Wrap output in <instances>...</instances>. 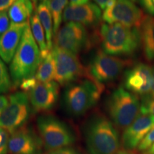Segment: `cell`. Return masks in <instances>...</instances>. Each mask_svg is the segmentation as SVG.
I'll list each match as a JSON object with an SVG mask.
<instances>
[{"mask_svg": "<svg viewBox=\"0 0 154 154\" xmlns=\"http://www.w3.org/2000/svg\"><path fill=\"white\" fill-rule=\"evenodd\" d=\"M115 154H138V153H135V152L132 151H128V150L124 149V150H120V151H117Z\"/></svg>", "mask_w": 154, "mask_h": 154, "instance_id": "37", "label": "cell"}, {"mask_svg": "<svg viewBox=\"0 0 154 154\" xmlns=\"http://www.w3.org/2000/svg\"><path fill=\"white\" fill-rule=\"evenodd\" d=\"M46 154H82L81 152L74 148L64 147L52 151H49Z\"/></svg>", "mask_w": 154, "mask_h": 154, "instance_id": "30", "label": "cell"}, {"mask_svg": "<svg viewBox=\"0 0 154 154\" xmlns=\"http://www.w3.org/2000/svg\"><path fill=\"white\" fill-rule=\"evenodd\" d=\"M49 3L53 18L54 34L55 36L59 30L63 19V11L68 5V0H49Z\"/></svg>", "mask_w": 154, "mask_h": 154, "instance_id": "23", "label": "cell"}, {"mask_svg": "<svg viewBox=\"0 0 154 154\" xmlns=\"http://www.w3.org/2000/svg\"><path fill=\"white\" fill-rule=\"evenodd\" d=\"M9 28V19L7 11L0 12V36Z\"/></svg>", "mask_w": 154, "mask_h": 154, "instance_id": "28", "label": "cell"}, {"mask_svg": "<svg viewBox=\"0 0 154 154\" xmlns=\"http://www.w3.org/2000/svg\"><path fill=\"white\" fill-rule=\"evenodd\" d=\"M38 82V81L36 79L35 76L32 77V78L27 79H25L23 81V82L21 83L19 87L22 88L24 92H29L31 90L33 89V88L35 87V86L36 85Z\"/></svg>", "mask_w": 154, "mask_h": 154, "instance_id": "29", "label": "cell"}, {"mask_svg": "<svg viewBox=\"0 0 154 154\" xmlns=\"http://www.w3.org/2000/svg\"><path fill=\"white\" fill-rule=\"evenodd\" d=\"M17 0H0V12L5 11L11 7Z\"/></svg>", "mask_w": 154, "mask_h": 154, "instance_id": "33", "label": "cell"}, {"mask_svg": "<svg viewBox=\"0 0 154 154\" xmlns=\"http://www.w3.org/2000/svg\"><path fill=\"white\" fill-rule=\"evenodd\" d=\"M41 2H43V1H45V0H40Z\"/></svg>", "mask_w": 154, "mask_h": 154, "instance_id": "42", "label": "cell"}, {"mask_svg": "<svg viewBox=\"0 0 154 154\" xmlns=\"http://www.w3.org/2000/svg\"><path fill=\"white\" fill-rule=\"evenodd\" d=\"M140 103L138 97L124 87L115 89L108 98L106 109L117 127L125 129L139 115Z\"/></svg>", "mask_w": 154, "mask_h": 154, "instance_id": "5", "label": "cell"}, {"mask_svg": "<svg viewBox=\"0 0 154 154\" xmlns=\"http://www.w3.org/2000/svg\"><path fill=\"white\" fill-rule=\"evenodd\" d=\"M96 3V5L99 7V8L103 10L113 6L116 2L117 0H94Z\"/></svg>", "mask_w": 154, "mask_h": 154, "instance_id": "32", "label": "cell"}, {"mask_svg": "<svg viewBox=\"0 0 154 154\" xmlns=\"http://www.w3.org/2000/svg\"><path fill=\"white\" fill-rule=\"evenodd\" d=\"M140 113L154 116V99L143 96L140 103Z\"/></svg>", "mask_w": 154, "mask_h": 154, "instance_id": "25", "label": "cell"}, {"mask_svg": "<svg viewBox=\"0 0 154 154\" xmlns=\"http://www.w3.org/2000/svg\"><path fill=\"white\" fill-rule=\"evenodd\" d=\"M41 61V51L32 33L28 21L9 67L13 88L20 86L24 80L34 77Z\"/></svg>", "mask_w": 154, "mask_h": 154, "instance_id": "1", "label": "cell"}, {"mask_svg": "<svg viewBox=\"0 0 154 154\" xmlns=\"http://www.w3.org/2000/svg\"><path fill=\"white\" fill-rule=\"evenodd\" d=\"M131 63L130 60L99 51L92 59L88 70L94 79L102 84L116 79Z\"/></svg>", "mask_w": 154, "mask_h": 154, "instance_id": "10", "label": "cell"}, {"mask_svg": "<svg viewBox=\"0 0 154 154\" xmlns=\"http://www.w3.org/2000/svg\"><path fill=\"white\" fill-rule=\"evenodd\" d=\"M51 51L56 63L54 79L59 84H71L83 77L91 76L88 69L83 66L76 54L56 47Z\"/></svg>", "mask_w": 154, "mask_h": 154, "instance_id": "8", "label": "cell"}, {"mask_svg": "<svg viewBox=\"0 0 154 154\" xmlns=\"http://www.w3.org/2000/svg\"><path fill=\"white\" fill-rule=\"evenodd\" d=\"M153 126L154 116L139 113L123 133L121 143L124 149L128 151L137 149L140 141Z\"/></svg>", "mask_w": 154, "mask_h": 154, "instance_id": "15", "label": "cell"}, {"mask_svg": "<svg viewBox=\"0 0 154 154\" xmlns=\"http://www.w3.org/2000/svg\"><path fill=\"white\" fill-rule=\"evenodd\" d=\"M144 96H147V97L151 98V99H154V66L153 67V82H152L151 91H150L149 94Z\"/></svg>", "mask_w": 154, "mask_h": 154, "instance_id": "35", "label": "cell"}, {"mask_svg": "<svg viewBox=\"0 0 154 154\" xmlns=\"http://www.w3.org/2000/svg\"><path fill=\"white\" fill-rule=\"evenodd\" d=\"M30 27L34 39L39 47L42 58L45 57L51 52V51L48 49L45 32L40 22L36 11H34L30 17Z\"/></svg>", "mask_w": 154, "mask_h": 154, "instance_id": "21", "label": "cell"}, {"mask_svg": "<svg viewBox=\"0 0 154 154\" xmlns=\"http://www.w3.org/2000/svg\"><path fill=\"white\" fill-rule=\"evenodd\" d=\"M154 143V126L150 129L145 137L140 141L139 145L138 146L137 149L139 151L143 152L147 150Z\"/></svg>", "mask_w": 154, "mask_h": 154, "instance_id": "26", "label": "cell"}, {"mask_svg": "<svg viewBox=\"0 0 154 154\" xmlns=\"http://www.w3.org/2000/svg\"><path fill=\"white\" fill-rule=\"evenodd\" d=\"M91 45L89 34L84 25L67 22L54 36V47L77 54Z\"/></svg>", "mask_w": 154, "mask_h": 154, "instance_id": "9", "label": "cell"}, {"mask_svg": "<svg viewBox=\"0 0 154 154\" xmlns=\"http://www.w3.org/2000/svg\"><path fill=\"white\" fill-rule=\"evenodd\" d=\"M36 124L43 144L49 151L68 147L76 140L72 129L53 116H41L37 119Z\"/></svg>", "mask_w": 154, "mask_h": 154, "instance_id": "6", "label": "cell"}, {"mask_svg": "<svg viewBox=\"0 0 154 154\" xmlns=\"http://www.w3.org/2000/svg\"><path fill=\"white\" fill-rule=\"evenodd\" d=\"M89 154H115L120 147L119 133L112 121L101 113L92 116L84 128Z\"/></svg>", "mask_w": 154, "mask_h": 154, "instance_id": "2", "label": "cell"}, {"mask_svg": "<svg viewBox=\"0 0 154 154\" xmlns=\"http://www.w3.org/2000/svg\"><path fill=\"white\" fill-rule=\"evenodd\" d=\"M153 4H154V0H153Z\"/></svg>", "mask_w": 154, "mask_h": 154, "instance_id": "44", "label": "cell"}, {"mask_svg": "<svg viewBox=\"0 0 154 154\" xmlns=\"http://www.w3.org/2000/svg\"><path fill=\"white\" fill-rule=\"evenodd\" d=\"M56 63L52 51L45 57L42 58V61L36 71L35 77L40 82H52L55 79Z\"/></svg>", "mask_w": 154, "mask_h": 154, "instance_id": "22", "label": "cell"}, {"mask_svg": "<svg viewBox=\"0 0 154 154\" xmlns=\"http://www.w3.org/2000/svg\"><path fill=\"white\" fill-rule=\"evenodd\" d=\"M34 11V4L31 0H17L9 8L8 14L13 23H23L28 21Z\"/></svg>", "mask_w": 154, "mask_h": 154, "instance_id": "20", "label": "cell"}, {"mask_svg": "<svg viewBox=\"0 0 154 154\" xmlns=\"http://www.w3.org/2000/svg\"><path fill=\"white\" fill-rule=\"evenodd\" d=\"M31 1L32 2V3L34 4V7H36H36H37V2H38V0H31Z\"/></svg>", "mask_w": 154, "mask_h": 154, "instance_id": "39", "label": "cell"}, {"mask_svg": "<svg viewBox=\"0 0 154 154\" xmlns=\"http://www.w3.org/2000/svg\"><path fill=\"white\" fill-rule=\"evenodd\" d=\"M0 116H1V112H0Z\"/></svg>", "mask_w": 154, "mask_h": 154, "instance_id": "43", "label": "cell"}, {"mask_svg": "<svg viewBox=\"0 0 154 154\" xmlns=\"http://www.w3.org/2000/svg\"><path fill=\"white\" fill-rule=\"evenodd\" d=\"M27 22L28 21L19 24L11 22L7 32L0 36V57L6 63L12 61Z\"/></svg>", "mask_w": 154, "mask_h": 154, "instance_id": "17", "label": "cell"}, {"mask_svg": "<svg viewBox=\"0 0 154 154\" xmlns=\"http://www.w3.org/2000/svg\"><path fill=\"white\" fill-rule=\"evenodd\" d=\"M153 82V67L138 63L127 70L124 75V85L128 91L142 96L151 91Z\"/></svg>", "mask_w": 154, "mask_h": 154, "instance_id": "13", "label": "cell"}, {"mask_svg": "<svg viewBox=\"0 0 154 154\" xmlns=\"http://www.w3.org/2000/svg\"><path fill=\"white\" fill-rule=\"evenodd\" d=\"M59 86L55 82H38L33 89L29 92V98L35 112H45L55 106L59 99Z\"/></svg>", "mask_w": 154, "mask_h": 154, "instance_id": "14", "label": "cell"}, {"mask_svg": "<svg viewBox=\"0 0 154 154\" xmlns=\"http://www.w3.org/2000/svg\"><path fill=\"white\" fill-rule=\"evenodd\" d=\"M2 136L1 133H0V143H2Z\"/></svg>", "mask_w": 154, "mask_h": 154, "instance_id": "40", "label": "cell"}, {"mask_svg": "<svg viewBox=\"0 0 154 154\" xmlns=\"http://www.w3.org/2000/svg\"><path fill=\"white\" fill-rule=\"evenodd\" d=\"M36 9L38 18L42 23L44 32H45L48 49L51 51L53 47L52 38L54 34V23L52 15H51V10L49 8V0L41 2V3L38 4Z\"/></svg>", "mask_w": 154, "mask_h": 154, "instance_id": "19", "label": "cell"}, {"mask_svg": "<svg viewBox=\"0 0 154 154\" xmlns=\"http://www.w3.org/2000/svg\"><path fill=\"white\" fill-rule=\"evenodd\" d=\"M0 133L2 136V141L0 143V154H7L9 139V133L0 127Z\"/></svg>", "mask_w": 154, "mask_h": 154, "instance_id": "27", "label": "cell"}, {"mask_svg": "<svg viewBox=\"0 0 154 154\" xmlns=\"http://www.w3.org/2000/svg\"><path fill=\"white\" fill-rule=\"evenodd\" d=\"M140 5L151 16H154L153 0H137Z\"/></svg>", "mask_w": 154, "mask_h": 154, "instance_id": "31", "label": "cell"}, {"mask_svg": "<svg viewBox=\"0 0 154 154\" xmlns=\"http://www.w3.org/2000/svg\"><path fill=\"white\" fill-rule=\"evenodd\" d=\"M103 90V84L92 76L70 84L63 94L65 109L72 116L84 115L97 103Z\"/></svg>", "mask_w": 154, "mask_h": 154, "instance_id": "4", "label": "cell"}, {"mask_svg": "<svg viewBox=\"0 0 154 154\" xmlns=\"http://www.w3.org/2000/svg\"><path fill=\"white\" fill-rule=\"evenodd\" d=\"M69 2H70V5H79L88 3V0H69Z\"/></svg>", "mask_w": 154, "mask_h": 154, "instance_id": "36", "label": "cell"}, {"mask_svg": "<svg viewBox=\"0 0 154 154\" xmlns=\"http://www.w3.org/2000/svg\"><path fill=\"white\" fill-rule=\"evenodd\" d=\"M101 47L113 56H131L137 51L140 44V31L118 24H103L99 32Z\"/></svg>", "mask_w": 154, "mask_h": 154, "instance_id": "3", "label": "cell"}, {"mask_svg": "<svg viewBox=\"0 0 154 154\" xmlns=\"http://www.w3.org/2000/svg\"><path fill=\"white\" fill-rule=\"evenodd\" d=\"M9 103V98L6 97L5 96L0 95V112H2L7 108Z\"/></svg>", "mask_w": 154, "mask_h": 154, "instance_id": "34", "label": "cell"}, {"mask_svg": "<svg viewBox=\"0 0 154 154\" xmlns=\"http://www.w3.org/2000/svg\"><path fill=\"white\" fill-rule=\"evenodd\" d=\"M130 1H131V2H136V1H137V0H130Z\"/></svg>", "mask_w": 154, "mask_h": 154, "instance_id": "41", "label": "cell"}, {"mask_svg": "<svg viewBox=\"0 0 154 154\" xmlns=\"http://www.w3.org/2000/svg\"><path fill=\"white\" fill-rule=\"evenodd\" d=\"M13 87L7 66L0 59V94L7 93Z\"/></svg>", "mask_w": 154, "mask_h": 154, "instance_id": "24", "label": "cell"}, {"mask_svg": "<svg viewBox=\"0 0 154 154\" xmlns=\"http://www.w3.org/2000/svg\"><path fill=\"white\" fill-rule=\"evenodd\" d=\"M146 15L130 0H117L103 11L102 19L106 24H121L131 28L140 29Z\"/></svg>", "mask_w": 154, "mask_h": 154, "instance_id": "11", "label": "cell"}, {"mask_svg": "<svg viewBox=\"0 0 154 154\" xmlns=\"http://www.w3.org/2000/svg\"><path fill=\"white\" fill-rule=\"evenodd\" d=\"M101 18V9L99 6L91 2L79 5H69L63 14V22L79 23L88 26L98 24Z\"/></svg>", "mask_w": 154, "mask_h": 154, "instance_id": "16", "label": "cell"}, {"mask_svg": "<svg viewBox=\"0 0 154 154\" xmlns=\"http://www.w3.org/2000/svg\"><path fill=\"white\" fill-rule=\"evenodd\" d=\"M139 31L145 57L148 60L154 61V17L146 15Z\"/></svg>", "mask_w": 154, "mask_h": 154, "instance_id": "18", "label": "cell"}, {"mask_svg": "<svg viewBox=\"0 0 154 154\" xmlns=\"http://www.w3.org/2000/svg\"><path fill=\"white\" fill-rule=\"evenodd\" d=\"M142 154H154V143L146 151H143Z\"/></svg>", "mask_w": 154, "mask_h": 154, "instance_id": "38", "label": "cell"}, {"mask_svg": "<svg viewBox=\"0 0 154 154\" xmlns=\"http://www.w3.org/2000/svg\"><path fill=\"white\" fill-rule=\"evenodd\" d=\"M43 142L29 127L23 126L9 136L8 151L10 154H42Z\"/></svg>", "mask_w": 154, "mask_h": 154, "instance_id": "12", "label": "cell"}, {"mask_svg": "<svg viewBox=\"0 0 154 154\" xmlns=\"http://www.w3.org/2000/svg\"><path fill=\"white\" fill-rule=\"evenodd\" d=\"M30 104L26 92L18 91L11 94L8 106L0 116V127L11 134L24 126L30 116Z\"/></svg>", "mask_w": 154, "mask_h": 154, "instance_id": "7", "label": "cell"}]
</instances>
